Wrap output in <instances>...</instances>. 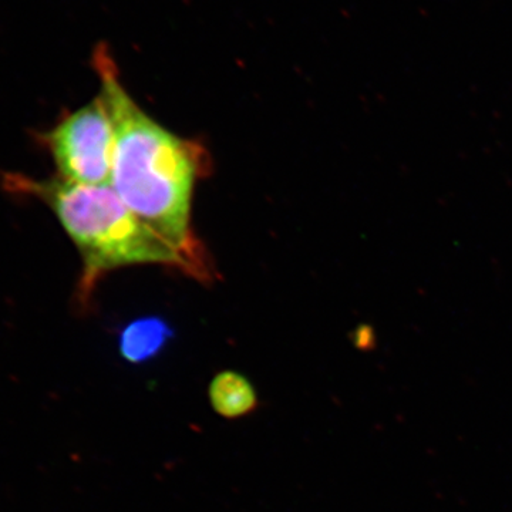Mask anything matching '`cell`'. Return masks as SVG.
<instances>
[{"label":"cell","mask_w":512,"mask_h":512,"mask_svg":"<svg viewBox=\"0 0 512 512\" xmlns=\"http://www.w3.org/2000/svg\"><path fill=\"white\" fill-rule=\"evenodd\" d=\"M94 64L116 137L111 187L211 281L210 259L191 227L195 184L210 171L207 150L197 141L175 136L141 110L121 86L106 50L100 49Z\"/></svg>","instance_id":"6da1fadb"},{"label":"cell","mask_w":512,"mask_h":512,"mask_svg":"<svg viewBox=\"0 0 512 512\" xmlns=\"http://www.w3.org/2000/svg\"><path fill=\"white\" fill-rule=\"evenodd\" d=\"M5 191L33 198L56 215L82 259L77 299L86 308L104 275L128 265H164L208 282L198 266L163 235L138 218L111 185L70 183L59 177L2 175Z\"/></svg>","instance_id":"7a4b0ae2"},{"label":"cell","mask_w":512,"mask_h":512,"mask_svg":"<svg viewBox=\"0 0 512 512\" xmlns=\"http://www.w3.org/2000/svg\"><path fill=\"white\" fill-rule=\"evenodd\" d=\"M37 140L49 151L57 177L70 183L111 185L116 137L101 96L66 114Z\"/></svg>","instance_id":"3957f363"},{"label":"cell","mask_w":512,"mask_h":512,"mask_svg":"<svg viewBox=\"0 0 512 512\" xmlns=\"http://www.w3.org/2000/svg\"><path fill=\"white\" fill-rule=\"evenodd\" d=\"M173 339L174 329L160 316L134 319L120 332V356L130 365H144L160 356Z\"/></svg>","instance_id":"277c9868"},{"label":"cell","mask_w":512,"mask_h":512,"mask_svg":"<svg viewBox=\"0 0 512 512\" xmlns=\"http://www.w3.org/2000/svg\"><path fill=\"white\" fill-rule=\"evenodd\" d=\"M208 397L212 409L224 419L249 416L259 407V397L248 377L234 370H224L211 380Z\"/></svg>","instance_id":"5b68a950"}]
</instances>
